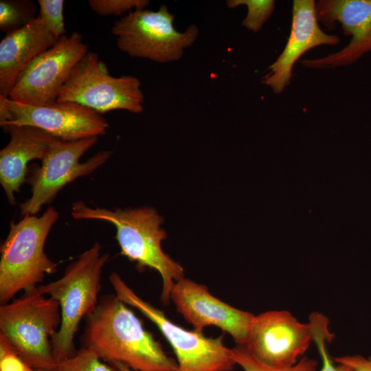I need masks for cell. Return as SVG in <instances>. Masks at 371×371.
I'll use <instances>...</instances> for the list:
<instances>
[{
	"mask_svg": "<svg viewBox=\"0 0 371 371\" xmlns=\"http://www.w3.org/2000/svg\"><path fill=\"white\" fill-rule=\"evenodd\" d=\"M97 140L98 137L74 141L56 138L41 159V165L29 170L27 182L31 186V196L20 204L21 214L36 215L67 184L89 175L103 165L111 157V150L99 151L85 162H80V157Z\"/></svg>",
	"mask_w": 371,
	"mask_h": 371,
	"instance_id": "obj_9",
	"label": "cell"
},
{
	"mask_svg": "<svg viewBox=\"0 0 371 371\" xmlns=\"http://www.w3.org/2000/svg\"><path fill=\"white\" fill-rule=\"evenodd\" d=\"M81 340L82 346L111 364L120 363L137 371H178L177 361L115 294L99 298L95 310L86 318Z\"/></svg>",
	"mask_w": 371,
	"mask_h": 371,
	"instance_id": "obj_1",
	"label": "cell"
},
{
	"mask_svg": "<svg viewBox=\"0 0 371 371\" xmlns=\"http://www.w3.org/2000/svg\"><path fill=\"white\" fill-rule=\"evenodd\" d=\"M174 21L175 15L162 4L157 11L146 8L129 12L114 23L111 32L119 49L130 56L168 63L180 60L199 35L196 25L180 32Z\"/></svg>",
	"mask_w": 371,
	"mask_h": 371,
	"instance_id": "obj_7",
	"label": "cell"
},
{
	"mask_svg": "<svg viewBox=\"0 0 371 371\" xmlns=\"http://www.w3.org/2000/svg\"><path fill=\"white\" fill-rule=\"evenodd\" d=\"M63 0H38V15L47 30L57 39L65 35Z\"/></svg>",
	"mask_w": 371,
	"mask_h": 371,
	"instance_id": "obj_23",
	"label": "cell"
},
{
	"mask_svg": "<svg viewBox=\"0 0 371 371\" xmlns=\"http://www.w3.org/2000/svg\"><path fill=\"white\" fill-rule=\"evenodd\" d=\"M311 326L313 342L315 344L321 359V367L318 371H352L348 366L337 363L330 356L327 344L333 335L329 329V320L324 314L312 313L308 322Z\"/></svg>",
	"mask_w": 371,
	"mask_h": 371,
	"instance_id": "obj_18",
	"label": "cell"
},
{
	"mask_svg": "<svg viewBox=\"0 0 371 371\" xmlns=\"http://www.w3.org/2000/svg\"><path fill=\"white\" fill-rule=\"evenodd\" d=\"M315 13L326 30H333L338 23L351 39L337 52L300 60L303 66L316 69L348 66L371 52V0H319Z\"/></svg>",
	"mask_w": 371,
	"mask_h": 371,
	"instance_id": "obj_13",
	"label": "cell"
},
{
	"mask_svg": "<svg viewBox=\"0 0 371 371\" xmlns=\"http://www.w3.org/2000/svg\"><path fill=\"white\" fill-rule=\"evenodd\" d=\"M57 102H75L101 115L113 110L140 113L144 95L139 78L112 76L98 54L88 52L73 68Z\"/></svg>",
	"mask_w": 371,
	"mask_h": 371,
	"instance_id": "obj_8",
	"label": "cell"
},
{
	"mask_svg": "<svg viewBox=\"0 0 371 371\" xmlns=\"http://www.w3.org/2000/svg\"><path fill=\"white\" fill-rule=\"evenodd\" d=\"M58 218V211L50 207L40 216L26 215L10 223L0 248L1 304L10 302L21 291L38 286L46 274L56 272L58 264L47 256L44 246Z\"/></svg>",
	"mask_w": 371,
	"mask_h": 371,
	"instance_id": "obj_4",
	"label": "cell"
},
{
	"mask_svg": "<svg viewBox=\"0 0 371 371\" xmlns=\"http://www.w3.org/2000/svg\"><path fill=\"white\" fill-rule=\"evenodd\" d=\"M229 8L246 5L247 14L242 21V25L253 32H259L263 24L270 18L275 9L273 0H229L226 1Z\"/></svg>",
	"mask_w": 371,
	"mask_h": 371,
	"instance_id": "obj_22",
	"label": "cell"
},
{
	"mask_svg": "<svg viewBox=\"0 0 371 371\" xmlns=\"http://www.w3.org/2000/svg\"><path fill=\"white\" fill-rule=\"evenodd\" d=\"M101 249L95 243L66 267L60 278L38 286L41 293L56 300L60 307L61 323L51 340L57 364L76 352L74 339L79 324L98 304L102 271L109 258Z\"/></svg>",
	"mask_w": 371,
	"mask_h": 371,
	"instance_id": "obj_3",
	"label": "cell"
},
{
	"mask_svg": "<svg viewBox=\"0 0 371 371\" xmlns=\"http://www.w3.org/2000/svg\"><path fill=\"white\" fill-rule=\"evenodd\" d=\"M10 135L8 144L0 151V183L11 205L16 203L15 194L27 181L28 163L41 161L51 143L56 138L32 126H4Z\"/></svg>",
	"mask_w": 371,
	"mask_h": 371,
	"instance_id": "obj_16",
	"label": "cell"
},
{
	"mask_svg": "<svg viewBox=\"0 0 371 371\" xmlns=\"http://www.w3.org/2000/svg\"><path fill=\"white\" fill-rule=\"evenodd\" d=\"M58 371H120L114 365L102 360L91 348L82 346L69 358L57 364Z\"/></svg>",
	"mask_w": 371,
	"mask_h": 371,
	"instance_id": "obj_21",
	"label": "cell"
},
{
	"mask_svg": "<svg viewBox=\"0 0 371 371\" xmlns=\"http://www.w3.org/2000/svg\"><path fill=\"white\" fill-rule=\"evenodd\" d=\"M170 300L194 330L214 326L229 334L236 346L246 344L255 315L214 297L205 285L183 278L175 284Z\"/></svg>",
	"mask_w": 371,
	"mask_h": 371,
	"instance_id": "obj_14",
	"label": "cell"
},
{
	"mask_svg": "<svg viewBox=\"0 0 371 371\" xmlns=\"http://www.w3.org/2000/svg\"><path fill=\"white\" fill-rule=\"evenodd\" d=\"M27 371H58V370H40V369H34L30 368Z\"/></svg>",
	"mask_w": 371,
	"mask_h": 371,
	"instance_id": "obj_28",
	"label": "cell"
},
{
	"mask_svg": "<svg viewBox=\"0 0 371 371\" xmlns=\"http://www.w3.org/2000/svg\"><path fill=\"white\" fill-rule=\"evenodd\" d=\"M337 35L325 33L319 26L314 0H294L292 23L286 44L278 58L268 67L262 82L276 94L289 85L295 63L315 47L339 43Z\"/></svg>",
	"mask_w": 371,
	"mask_h": 371,
	"instance_id": "obj_15",
	"label": "cell"
},
{
	"mask_svg": "<svg viewBox=\"0 0 371 371\" xmlns=\"http://www.w3.org/2000/svg\"><path fill=\"white\" fill-rule=\"evenodd\" d=\"M57 41L38 16L8 33L0 42V95L8 98L30 64Z\"/></svg>",
	"mask_w": 371,
	"mask_h": 371,
	"instance_id": "obj_17",
	"label": "cell"
},
{
	"mask_svg": "<svg viewBox=\"0 0 371 371\" xmlns=\"http://www.w3.org/2000/svg\"><path fill=\"white\" fill-rule=\"evenodd\" d=\"M74 218L99 220L113 225L120 254L142 270L150 268L157 271L162 280L161 302L168 305L175 284L184 278L182 266L173 260L161 249L166 238V232L160 227L162 218L150 207L135 209L91 207L82 201L73 203Z\"/></svg>",
	"mask_w": 371,
	"mask_h": 371,
	"instance_id": "obj_2",
	"label": "cell"
},
{
	"mask_svg": "<svg viewBox=\"0 0 371 371\" xmlns=\"http://www.w3.org/2000/svg\"><path fill=\"white\" fill-rule=\"evenodd\" d=\"M333 360L337 363L348 366L352 371H371V357L346 355L333 357Z\"/></svg>",
	"mask_w": 371,
	"mask_h": 371,
	"instance_id": "obj_26",
	"label": "cell"
},
{
	"mask_svg": "<svg viewBox=\"0 0 371 371\" xmlns=\"http://www.w3.org/2000/svg\"><path fill=\"white\" fill-rule=\"evenodd\" d=\"M0 125L32 126L66 141L103 135L109 128L101 114L75 102H56L37 106L17 102L2 95Z\"/></svg>",
	"mask_w": 371,
	"mask_h": 371,
	"instance_id": "obj_10",
	"label": "cell"
},
{
	"mask_svg": "<svg viewBox=\"0 0 371 371\" xmlns=\"http://www.w3.org/2000/svg\"><path fill=\"white\" fill-rule=\"evenodd\" d=\"M36 4L27 0L0 1V29L7 34L36 19Z\"/></svg>",
	"mask_w": 371,
	"mask_h": 371,
	"instance_id": "obj_19",
	"label": "cell"
},
{
	"mask_svg": "<svg viewBox=\"0 0 371 371\" xmlns=\"http://www.w3.org/2000/svg\"><path fill=\"white\" fill-rule=\"evenodd\" d=\"M88 52L87 45L77 32L63 36L30 64L8 98L37 106L56 103L73 68Z\"/></svg>",
	"mask_w": 371,
	"mask_h": 371,
	"instance_id": "obj_11",
	"label": "cell"
},
{
	"mask_svg": "<svg viewBox=\"0 0 371 371\" xmlns=\"http://www.w3.org/2000/svg\"><path fill=\"white\" fill-rule=\"evenodd\" d=\"M311 342L308 322H300L287 311L273 310L254 316L244 347L267 366L287 368L302 358Z\"/></svg>",
	"mask_w": 371,
	"mask_h": 371,
	"instance_id": "obj_12",
	"label": "cell"
},
{
	"mask_svg": "<svg viewBox=\"0 0 371 371\" xmlns=\"http://www.w3.org/2000/svg\"><path fill=\"white\" fill-rule=\"evenodd\" d=\"M109 281L119 300L137 309L151 321L170 345L177 358L178 371H231L236 365L231 348L223 336L208 337L203 332L189 330L170 321L159 308L144 300L113 272Z\"/></svg>",
	"mask_w": 371,
	"mask_h": 371,
	"instance_id": "obj_6",
	"label": "cell"
},
{
	"mask_svg": "<svg viewBox=\"0 0 371 371\" xmlns=\"http://www.w3.org/2000/svg\"><path fill=\"white\" fill-rule=\"evenodd\" d=\"M91 9L100 16H118L132 8L143 10L149 4L148 0H89ZM131 12V11H130Z\"/></svg>",
	"mask_w": 371,
	"mask_h": 371,
	"instance_id": "obj_24",
	"label": "cell"
},
{
	"mask_svg": "<svg viewBox=\"0 0 371 371\" xmlns=\"http://www.w3.org/2000/svg\"><path fill=\"white\" fill-rule=\"evenodd\" d=\"M113 365L117 367L120 371H137V370H132L129 368L128 367L126 366L125 365L120 363H113Z\"/></svg>",
	"mask_w": 371,
	"mask_h": 371,
	"instance_id": "obj_27",
	"label": "cell"
},
{
	"mask_svg": "<svg viewBox=\"0 0 371 371\" xmlns=\"http://www.w3.org/2000/svg\"><path fill=\"white\" fill-rule=\"evenodd\" d=\"M30 368L11 344L0 335V371H27Z\"/></svg>",
	"mask_w": 371,
	"mask_h": 371,
	"instance_id": "obj_25",
	"label": "cell"
},
{
	"mask_svg": "<svg viewBox=\"0 0 371 371\" xmlns=\"http://www.w3.org/2000/svg\"><path fill=\"white\" fill-rule=\"evenodd\" d=\"M60 323L59 303L38 286L0 306V335L32 368L57 370L51 340Z\"/></svg>",
	"mask_w": 371,
	"mask_h": 371,
	"instance_id": "obj_5",
	"label": "cell"
},
{
	"mask_svg": "<svg viewBox=\"0 0 371 371\" xmlns=\"http://www.w3.org/2000/svg\"><path fill=\"white\" fill-rule=\"evenodd\" d=\"M236 364L243 371H318L317 361L308 357H302L295 364L287 368H273L256 359L244 346L231 348Z\"/></svg>",
	"mask_w": 371,
	"mask_h": 371,
	"instance_id": "obj_20",
	"label": "cell"
}]
</instances>
